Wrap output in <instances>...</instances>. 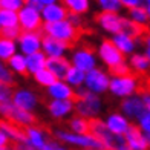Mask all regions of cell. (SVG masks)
I'll use <instances>...</instances> for the list:
<instances>
[{"label":"cell","mask_w":150,"mask_h":150,"mask_svg":"<svg viewBox=\"0 0 150 150\" xmlns=\"http://www.w3.org/2000/svg\"><path fill=\"white\" fill-rule=\"evenodd\" d=\"M104 109L103 100L100 95L91 93L89 91H86L84 87L75 91V100H74V112L81 118L86 120H95L98 118V115H101Z\"/></svg>","instance_id":"obj_1"},{"label":"cell","mask_w":150,"mask_h":150,"mask_svg":"<svg viewBox=\"0 0 150 150\" xmlns=\"http://www.w3.org/2000/svg\"><path fill=\"white\" fill-rule=\"evenodd\" d=\"M54 138H55V141H58L60 144H63L66 147H75V149H80V150L103 149L101 144L97 141V138L92 136L91 133L77 135V133H72L69 130H64V129H55V130H54Z\"/></svg>","instance_id":"obj_2"},{"label":"cell","mask_w":150,"mask_h":150,"mask_svg":"<svg viewBox=\"0 0 150 150\" xmlns=\"http://www.w3.org/2000/svg\"><path fill=\"white\" fill-rule=\"evenodd\" d=\"M139 87L141 84H139L138 77L133 74H129V75H124V77H110L107 92L113 95L115 98L124 100V98L136 95Z\"/></svg>","instance_id":"obj_3"},{"label":"cell","mask_w":150,"mask_h":150,"mask_svg":"<svg viewBox=\"0 0 150 150\" xmlns=\"http://www.w3.org/2000/svg\"><path fill=\"white\" fill-rule=\"evenodd\" d=\"M42 31L43 35L52 37L58 42H63L67 45H72L78 38V29L72 26L67 20H61V22L55 23H43Z\"/></svg>","instance_id":"obj_4"},{"label":"cell","mask_w":150,"mask_h":150,"mask_svg":"<svg viewBox=\"0 0 150 150\" xmlns=\"http://www.w3.org/2000/svg\"><path fill=\"white\" fill-rule=\"evenodd\" d=\"M0 117H3L6 121L16 124L20 129H25L28 126L35 124V117H34V113L25 112L22 109L16 107L11 101L9 103H0Z\"/></svg>","instance_id":"obj_5"},{"label":"cell","mask_w":150,"mask_h":150,"mask_svg":"<svg viewBox=\"0 0 150 150\" xmlns=\"http://www.w3.org/2000/svg\"><path fill=\"white\" fill-rule=\"evenodd\" d=\"M109 81H110L109 72L101 69V67H95V69L86 72L83 87L86 91H89L91 93H95V95H100L101 97L109 89Z\"/></svg>","instance_id":"obj_6"},{"label":"cell","mask_w":150,"mask_h":150,"mask_svg":"<svg viewBox=\"0 0 150 150\" xmlns=\"http://www.w3.org/2000/svg\"><path fill=\"white\" fill-rule=\"evenodd\" d=\"M71 66H75L77 69L83 72H89L95 67H98V57L91 47H77L71 54Z\"/></svg>","instance_id":"obj_7"},{"label":"cell","mask_w":150,"mask_h":150,"mask_svg":"<svg viewBox=\"0 0 150 150\" xmlns=\"http://www.w3.org/2000/svg\"><path fill=\"white\" fill-rule=\"evenodd\" d=\"M11 103L14 104L16 107L25 110V112L34 113V110L38 107L40 98H38V95L34 92L32 89H28V87H20V89H16L14 92H12Z\"/></svg>","instance_id":"obj_8"},{"label":"cell","mask_w":150,"mask_h":150,"mask_svg":"<svg viewBox=\"0 0 150 150\" xmlns=\"http://www.w3.org/2000/svg\"><path fill=\"white\" fill-rule=\"evenodd\" d=\"M18 17V28L25 32H34V31H42L43 20L40 16V11L25 5L22 9L17 12Z\"/></svg>","instance_id":"obj_9"},{"label":"cell","mask_w":150,"mask_h":150,"mask_svg":"<svg viewBox=\"0 0 150 150\" xmlns=\"http://www.w3.org/2000/svg\"><path fill=\"white\" fill-rule=\"evenodd\" d=\"M42 37L43 34L40 31H34V32H25L22 31L17 38V51L23 55H29V54L42 51Z\"/></svg>","instance_id":"obj_10"},{"label":"cell","mask_w":150,"mask_h":150,"mask_svg":"<svg viewBox=\"0 0 150 150\" xmlns=\"http://www.w3.org/2000/svg\"><path fill=\"white\" fill-rule=\"evenodd\" d=\"M95 54H97L98 60H101V63H103L107 69H110V67L124 61V55L113 46V43L110 40H103L98 46V51Z\"/></svg>","instance_id":"obj_11"},{"label":"cell","mask_w":150,"mask_h":150,"mask_svg":"<svg viewBox=\"0 0 150 150\" xmlns=\"http://www.w3.org/2000/svg\"><path fill=\"white\" fill-rule=\"evenodd\" d=\"M120 112L124 115L129 121H138L147 110H146V106L141 100V95L136 93V95H133V97L121 100Z\"/></svg>","instance_id":"obj_12"},{"label":"cell","mask_w":150,"mask_h":150,"mask_svg":"<svg viewBox=\"0 0 150 150\" xmlns=\"http://www.w3.org/2000/svg\"><path fill=\"white\" fill-rule=\"evenodd\" d=\"M25 133V141L34 149V150H43L46 147V144L51 141L49 135L45 130L43 127H40L37 124H32L23 129Z\"/></svg>","instance_id":"obj_13"},{"label":"cell","mask_w":150,"mask_h":150,"mask_svg":"<svg viewBox=\"0 0 150 150\" xmlns=\"http://www.w3.org/2000/svg\"><path fill=\"white\" fill-rule=\"evenodd\" d=\"M103 121H104V126L107 127V130L113 135H117V136H124L126 132L133 124V122L129 121L121 112H110Z\"/></svg>","instance_id":"obj_14"},{"label":"cell","mask_w":150,"mask_h":150,"mask_svg":"<svg viewBox=\"0 0 150 150\" xmlns=\"http://www.w3.org/2000/svg\"><path fill=\"white\" fill-rule=\"evenodd\" d=\"M71 45L58 42V40L43 35L42 37V52L46 55V58H60L66 57V54L69 52Z\"/></svg>","instance_id":"obj_15"},{"label":"cell","mask_w":150,"mask_h":150,"mask_svg":"<svg viewBox=\"0 0 150 150\" xmlns=\"http://www.w3.org/2000/svg\"><path fill=\"white\" fill-rule=\"evenodd\" d=\"M47 113L54 120H66L74 113V100H66V101H58V100H51L47 103Z\"/></svg>","instance_id":"obj_16"},{"label":"cell","mask_w":150,"mask_h":150,"mask_svg":"<svg viewBox=\"0 0 150 150\" xmlns=\"http://www.w3.org/2000/svg\"><path fill=\"white\" fill-rule=\"evenodd\" d=\"M46 93L51 100H58V101L75 100V91L64 80H55L49 87H46Z\"/></svg>","instance_id":"obj_17"},{"label":"cell","mask_w":150,"mask_h":150,"mask_svg":"<svg viewBox=\"0 0 150 150\" xmlns=\"http://www.w3.org/2000/svg\"><path fill=\"white\" fill-rule=\"evenodd\" d=\"M97 23L101 26V29L104 32L115 35V34L121 32L122 17L120 14H113V12H100L97 16Z\"/></svg>","instance_id":"obj_18"},{"label":"cell","mask_w":150,"mask_h":150,"mask_svg":"<svg viewBox=\"0 0 150 150\" xmlns=\"http://www.w3.org/2000/svg\"><path fill=\"white\" fill-rule=\"evenodd\" d=\"M110 42L113 43V46L117 47V49L122 54V55H132L133 52H136V46L139 45L141 40H136L130 35H127V34H115V35H112Z\"/></svg>","instance_id":"obj_19"},{"label":"cell","mask_w":150,"mask_h":150,"mask_svg":"<svg viewBox=\"0 0 150 150\" xmlns=\"http://www.w3.org/2000/svg\"><path fill=\"white\" fill-rule=\"evenodd\" d=\"M40 16H42L43 23H55V22L66 20L67 11L61 3H52V5L43 6L42 11H40Z\"/></svg>","instance_id":"obj_20"},{"label":"cell","mask_w":150,"mask_h":150,"mask_svg":"<svg viewBox=\"0 0 150 150\" xmlns=\"http://www.w3.org/2000/svg\"><path fill=\"white\" fill-rule=\"evenodd\" d=\"M124 139H126L130 150H150L146 136L142 135V132L138 127H136V124L130 126V129H129L124 135Z\"/></svg>","instance_id":"obj_21"},{"label":"cell","mask_w":150,"mask_h":150,"mask_svg":"<svg viewBox=\"0 0 150 150\" xmlns=\"http://www.w3.org/2000/svg\"><path fill=\"white\" fill-rule=\"evenodd\" d=\"M69 67H71V61L67 60L66 57L47 58L46 60V69L49 71L57 80H63Z\"/></svg>","instance_id":"obj_22"},{"label":"cell","mask_w":150,"mask_h":150,"mask_svg":"<svg viewBox=\"0 0 150 150\" xmlns=\"http://www.w3.org/2000/svg\"><path fill=\"white\" fill-rule=\"evenodd\" d=\"M129 67H130V72L135 75H142V74H147L150 71V63L147 57L144 55L142 52H133L130 57H129L127 61Z\"/></svg>","instance_id":"obj_23"},{"label":"cell","mask_w":150,"mask_h":150,"mask_svg":"<svg viewBox=\"0 0 150 150\" xmlns=\"http://www.w3.org/2000/svg\"><path fill=\"white\" fill-rule=\"evenodd\" d=\"M0 130H2L6 138L9 141H12L16 144V142H22L25 141V133H23V129L17 127L16 124H12V122L6 121V120H0Z\"/></svg>","instance_id":"obj_24"},{"label":"cell","mask_w":150,"mask_h":150,"mask_svg":"<svg viewBox=\"0 0 150 150\" xmlns=\"http://www.w3.org/2000/svg\"><path fill=\"white\" fill-rule=\"evenodd\" d=\"M46 60L47 58H46V55L42 51L26 55V71H28V74L34 75L35 72L45 69L46 67Z\"/></svg>","instance_id":"obj_25"},{"label":"cell","mask_w":150,"mask_h":150,"mask_svg":"<svg viewBox=\"0 0 150 150\" xmlns=\"http://www.w3.org/2000/svg\"><path fill=\"white\" fill-rule=\"evenodd\" d=\"M84 78H86V72L77 69L75 66H71L69 69H67V72H66L63 80L72 87L74 91H77V89H80V87H83Z\"/></svg>","instance_id":"obj_26"},{"label":"cell","mask_w":150,"mask_h":150,"mask_svg":"<svg viewBox=\"0 0 150 150\" xmlns=\"http://www.w3.org/2000/svg\"><path fill=\"white\" fill-rule=\"evenodd\" d=\"M6 66L9 67V71L14 75H26V57L20 52H16L8 61H6Z\"/></svg>","instance_id":"obj_27"},{"label":"cell","mask_w":150,"mask_h":150,"mask_svg":"<svg viewBox=\"0 0 150 150\" xmlns=\"http://www.w3.org/2000/svg\"><path fill=\"white\" fill-rule=\"evenodd\" d=\"M121 32L122 34H127V35H130L136 40H141L142 35L147 32V28H142V26L133 23L132 20H129L126 17H122V26H121Z\"/></svg>","instance_id":"obj_28"},{"label":"cell","mask_w":150,"mask_h":150,"mask_svg":"<svg viewBox=\"0 0 150 150\" xmlns=\"http://www.w3.org/2000/svg\"><path fill=\"white\" fill-rule=\"evenodd\" d=\"M67 127H69V132H72V133L86 135V133H89V120L81 118L78 115H74V117L69 118Z\"/></svg>","instance_id":"obj_29"},{"label":"cell","mask_w":150,"mask_h":150,"mask_svg":"<svg viewBox=\"0 0 150 150\" xmlns=\"http://www.w3.org/2000/svg\"><path fill=\"white\" fill-rule=\"evenodd\" d=\"M63 6L66 8L67 12L81 16V14L89 11L91 0H63Z\"/></svg>","instance_id":"obj_30"},{"label":"cell","mask_w":150,"mask_h":150,"mask_svg":"<svg viewBox=\"0 0 150 150\" xmlns=\"http://www.w3.org/2000/svg\"><path fill=\"white\" fill-rule=\"evenodd\" d=\"M16 52H18L17 51V43L0 35V61L6 63Z\"/></svg>","instance_id":"obj_31"},{"label":"cell","mask_w":150,"mask_h":150,"mask_svg":"<svg viewBox=\"0 0 150 150\" xmlns=\"http://www.w3.org/2000/svg\"><path fill=\"white\" fill-rule=\"evenodd\" d=\"M129 20H132L133 23L142 26V28H147L149 25V16L146 11V6H138V8L129 9Z\"/></svg>","instance_id":"obj_32"},{"label":"cell","mask_w":150,"mask_h":150,"mask_svg":"<svg viewBox=\"0 0 150 150\" xmlns=\"http://www.w3.org/2000/svg\"><path fill=\"white\" fill-rule=\"evenodd\" d=\"M18 26V17L16 11H8V9H0V28H17Z\"/></svg>","instance_id":"obj_33"},{"label":"cell","mask_w":150,"mask_h":150,"mask_svg":"<svg viewBox=\"0 0 150 150\" xmlns=\"http://www.w3.org/2000/svg\"><path fill=\"white\" fill-rule=\"evenodd\" d=\"M32 78H34V81H35L38 86L45 87V89H46V87H49L54 81L57 80L49 71L46 69V67H45V69H42V71H38V72H35V74L32 75Z\"/></svg>","instance_id":"obj_34"},{"label":"cell","mask_w":150,"mask_h":150,"mask_svg":"<svg viewBox=\"0 0 150 150\" xmlns=\"http://www.w3.org/2000/svg\"><path fill=\"white\" fill-rule=\"evenodd\" d=\"M98 6L103 11L101 12H113V14H118L122 9V5L120 0H97Z\"/></svg>","instance_id":"obj_35"},{"label":"cell","mask_w":150,"mask_h":150,"mask_svg":"<svg viewBox=\"0 0 150 150\" xmlns=\"http://www.w3.org/2000/svg\"><path fill=\"white\" fill-rule=\"evenodd\" d=\"M136 127H138L142 132V135L146 136L147 144L150 147V112H146L138 121H136Z\"/></svg>","instance_id":"obj_36"},{"label":"cell","mask_w":150,"mask_h":150,"mask_svg":"<svg viewBox=\"0 0 150 150\" xmlns=\"http://www.w3.org/2000/svg\"><path fill=\"white\" fill-rule=\"evenodd\" d=\"M14 81H16V75L9 71V67L6 66V63L0 61V83L12 86V84H14Z\"/></svg>","instance_id":"obj_37"},{"label":"cell","mask_w":150,"mask_h":150,"mask_svg":"<svg viewBox=\"0 0 150 150\" xmlns=\"http://www.w3.org/2000/svg\"><path fill=\"white\" fill-rule=\"evenodd\" d=\"M26 0H0V9H8L18 12L25 6Z\"/></svg>","instance_id":"obj_38"},{"label":"cell","mask_w":150,"mask_h":150,"mask_svg":"<svg viewBox=\"0 0 150 150\" xmlns=\"http://www.w3.org/2000/svg\"><path fill=\"white\" fill-rule=\"evenodd\" d=\"M129 74H132V72H130V67H129L126 60L122 61V63L109 69V75H110V77H124V75H129Z\"/></svg>","instance_id":"obj_39"},{"label":"cell","mask_w":150,"mask_h":150,"mask_svg":"<svg viewBox=\"0 0 150 150\" xmlns=\"http://www.w3.org/2000/svg\"><path fill=\"white\" fill-rule=\"evenodd\" d=\"M12 92H14L12 86L0 83V103H9L11 97H12Z\"/></svg>","instance_id":"obj_40"},{"label":"cell","mask_w":150,"mask_h":150,"mask_svg":"<svg viewBox=\"0 0 150 150\" xmlns=\"http://www.w3.org/2000/svg\"><path fill=\"white\" fill-rule=\"evenodd\" d=\"M20 32H22V29L17 26V28H6V29H2V31H0V35L5 37V38H8V40H12V42H17Z\"/></svg>","instance_id":"obj_41"},{"label":"cell","mask_w":150,"mask_h":150,"mask_svg":"<svg viewBox=\"0 0 150 150\" xmlns=\"http://www.w3.org/2000/svg\"><path fill=\"white\" fill-rule=\"evenodd\" d=\"M66 20H67V22H69L72 26H75L77 29H80V26L83 25V18H81V16H78V14H72V12H67Z\"/></svg>","instance_id":"obj_42"},{"label":"cell","mask_w":150,"mask_h":150,"mask_svg":"<svg viewBox=\"0 0 150 150\" xmlns=\"http://www.w3.org/2000/svg\"><path fill=\"white\" fill-rule=\"evenodd\" d=\"M122 8H127V9H133V8H138V6H144V2L142 0H120Z\"/></svg>","instance_id":"obj_43"},{"label":"cell","mask_w":150,"mask_h":150,"mask_svg":"<svg viewBox=\"0 0 150 150\" xmlns=\"http://www.w3.org/2000/svg\"><path fill=\"white\" fill-rule=\"evenodd\" d=\"M43 150H71V149L66 147V146H63V144H60V142L55 141V139H51V141L46 144V147H45Z\"/></svg>","instance_id":"obj_44"},{"label":"cell","mask_w":150,"mask_h":150,"mask_svg":"<svg viewBox=\"0 0 150 150\" xmlns=\"http://www.w3.org/2000/svg\"><path fill=\"white\" fill-rule=\"evenodd\" d=\"M139 95H141L142 103H144V106H146V110L150 112V92H142Z\"/></svg>","instance_id":"obj_45"},{"label":"cell","mask_w":150,"mask_h":150,"mask_svg":"<svg viewBox=\"0 0 150 150\" xmlns=\"http://www.w3.org/2000/svg\"><path fill=\"white\" fill-rule=\"evenodd\" d=\"M12 150H34L26 141H22V142H16L14 147H12Z\"/></svg>","instance_id":"obj_46"},{"label":"cell","mask_w":150,"mask_h":150,"mask_svg":"<svg viewBox=\"0 0 150 150\" xmlns=\"http://www.w3.org/2000/svg\"><path fill=\"white\" fill-rule=\"evenodd\" d=\"M6 146H9V139L6 138V135L0 130V149L2 147H6Z\"/></svg>","instance_id":"obj_47"},{"label":"cell","mask_w":150,"mask_h":150,"mask_svg":"<svg viewBox=\"0 0 150 150\" xmlns=\"http://www.w3.org/2000/svg\"><path fill=\"white\" fill-rule=\"evenodd\" d=\"M37 2L42 6H47V5H52V3H58V0H37Z\"/></svg>","instance_id":"obj_48"},{"label":"cell","mask_w":150,"mask_h":150,"mask_svg":"<svg viewBox=\"0 0 150 150\" xmlns=\"http://www.w3.org/2000/svg\"><path fill=\"white\" fill-rule=\"evenodd\" d=\"M142 42H144L146 46H150V32H146L144 35H142Z\"/></svg>","instance_id":"obj_49"},{"label":"cell","mask_w":150,"mask_h":150,"mask_svg":"<svg viewBox=\"0 0 150 150\" xmlns=\"http://www.w3.org/2000/svg\"><path fill=\"white\" fill-rule=\"evenodd\" d=\"M144 55L147 57V60H149V63H150V46H146V51L142 52Z\"/></svg>","instance_id":"obj_50"},{"label":"cell","mask_w":150,"mask_h":150,"mask_svg":"<svg viewBox=\"0 0 150 150\" xmlns=\"http://www.w3.org/2000/svg\"><path fill=\"white\" fill-rule=\"evenodd\" d=\"M146 11H147V16H149V20H150V5L146 6Z\"/></svg>","instance_id":"obj_51"},{"label":"cell","mask_w":150,"mask_h":150,"mask_svg":"<svg viewBox=\"0 0 150 150\" xmlns=\"http://www.w3.org/2000/svg\"><path fill=\"white\" fill-rule=\"evenodd\" d=\"M84 150H104V149H84Z\"/></svg>","instance_id":"obj_52"},{"label":"cell","mask_w":150,"mask_h":150,"mask_svg":"<svg viewBox=\"0 0 150 150\" xmlns=\"http://www.w3.org/2000/svg\"><path fill=\"white\" fill-rule=\"evenodd\" d=\"M0 31H2V28H0Z\"/></svg>","instance_id":"obj_53"}]
</instances>
